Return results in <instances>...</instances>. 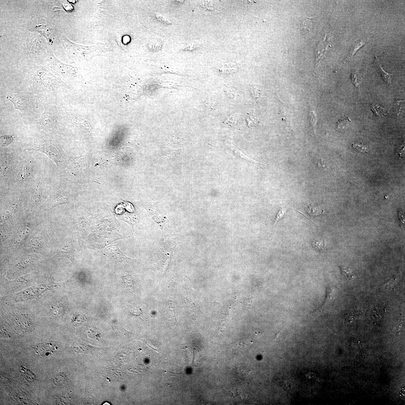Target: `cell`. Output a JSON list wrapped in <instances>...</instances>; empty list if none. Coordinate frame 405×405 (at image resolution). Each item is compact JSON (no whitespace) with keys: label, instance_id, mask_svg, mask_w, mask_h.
I'll list each match as a JSON object with an SVG mask.
<instances>
[{"label":"cell","instance_id":"cell-11","mask_svg":"<svg viewBox=\"0 0 405 405\" xmlns=\"http://www.w3.org/2000/svg\"><path fill=\"white\" fill-rule=\"evenodd\" d=\"M351 121L349 119V117L347 115H345L344 117L341 118L340 120H338L337 123V128L339 130H343L344 129L345 127H346L347 125H348L349 124L351 123Z\"/></svg>","mask_w":405,"mask_h":405},{"label":"cell","instance_id":"cell-24","mask_svg":"<svg viewBox=\"0 0 405 405\" xmlns=\"http://www.w3.org/2000/svg\"><path fill=\"white\" fill-rule=\"evenodd\" d=\"M364 45V43H363L362 41L359 42V43H357V45L355 46V47L354 48V50H353L352 53L351 54L350 56H352L353 55L356 53V52L358 51L360 47H361L362 46H363Z\"/></svg>","mask_w":405,"mask_h":405},{"label":"cell","instance_id":"cell-5","mask_svg":"<svg viewBox=\"0 0 405 405\" xmlns=\"http://www.w3.org/2000/svg\"><path fill=\"white\" fill-rule=\"evenodd\" d=\"M57 347L52 343H45L37 346V352L42 356H48L54 353Z\"/></svg>","mask_w":405,"mask_h":405},{"label":"cell","instance_id":"cell-9","mask_svg":"<svg viewBox=\"0 0 405 405\" xmlns=\"http://www.w3.org/2000/svg\"><path fill=\"white\" fill-rule=\"evenodd\" d=\"M370 108L374 114L378 116H385L388 115V112L384 108L377 104L370 105Z\"/></svg>","mask_w":405,"mask_h":405},{"label":"cell","instance_id":"cell-27","mask_svg":"<svg viewBox=\"0 0 405 405\" xmlns=\"http://www.w3.org/2000/svg\"><path fill=\"white\" fill-rule=\"evenodd\" d=\"M64 7L67 11H71L73 9V7L69 4H65L64 5Z\"/></svg>","mask_w":405,"mask_h":405},{"label":"cell","instance_id":"cell-19","mask_svg":"<svg viewBox=\"0 0 405 405\" xmlns=\"http://www.w3.org/2000/svg\"><path fill=\"white\" fill-rule=\"evenodd\" d=\"M41 191L39 189L36 190L35 192L34 193L32 197L31 201V206H34L36 204V203L38 202L40 198L41 197Z\"/></svg>","mask_w":405,"mask_h":405},{"label":"cell","instance_id":"cell-10","mask_svg":"<svg viewBox=\"0 0 405 405\" xmlns=\"http://www.w3.org/2000/svg\"><path fill=\"white\" fill-rule=\"evenodd\" d=\"M66 201V199L64 197L59 194V193H56L52 197L51 205V206L54 207L61 203H65Z\"/></svg>","mask_w":405,"mask_h":405},{"label":"cell","instance_id":"cell-17","mask_svg":"<svg viewBox=\"0 0 405 405\" xmlns=\"http://www.w3.org/2000/svg\"><path fill=\"white\" fill-rule=\"evenodd\" d=\"M307 212L308 214L312 215V216H317V215H319L321 214L322 212L317 207H314L313 206H308L306 209Z\"/></svg>","mask_w":405,"mask_h":405},{"label":"cell","instance_id":"cell-12","mask_svg":"<svg viewBox=\"0 0 405 405\" xmlns=\"http://www.w3.org/2000/svg\"><path fill=\"white\" fill-rule=\"evenodd\" d=\"M86 321L85 318L81 314H75L73 316L72 322L74 325L76 326L82 325Z\"/></svg>","mask_w":405,"mask_h":405},{"label":"cell","instance_id":"cell-15","mask_svg":"<svg viewBox=\"0 0 405 405\" xmlns=\"http://www.w3.org/2000/svg\"><path fill=\"white\" fill-rule=\"evenodd\" d=\"M247 120L249 127H256L259 125V121L256 117L253 115H249L248 117Z\"/></svg>","mask_w":405,"mask_h":405},{"label":"cell","instance_id":"cell-20","mask_svg":"<svg viewBox=\"0 0 405 405\" xmlns=\"http://www.w3.org/2000/svg\"><path fill=\"white\" fill-rule=\"evenodd\" d=\"M352 83L356 87H359L361 82V80L357 75L356 72L354 70H352Z\"/></svg>","mask_w":405,"mask_h":405},{"label":"cell","instance_id":"cell-22","mask_svg":"<svg viewBox=\"0 0 405 405\" xmlns=\"http://www.w3.org/2000/svg\"><path fill=\"white\" fill-rule=\"evenodd\" d=\"M286 212V210H285L284 208H281V209H280L279 212L276 215L275 221V222H274V226H275L276 225V224L277 223L278 221H279L281 220V219L283 218L284 216H285Z\"/></svg>","mask_w":405,"mask_h":405},{"label":"cell","instance_id":"cell-8","mask_svg":"<svg viewBox=\"0 0 405 405\" xmlns=\"http://www.w3.org/2000/svg\"><path fill=\"white\" fill-rule=\"evenodd\" d=\"M375 59L376 63H377L378 67H379V72L381 73L382 78L384 81L387 84H389V85L391 84V77L392 76L393 74L389 73L386 72L381 66V64H380L377 57H376Z\"/></svg>","mask_w":405,"mask_h":405},{"label":"cell","instance_id":"cell-14","mask_svg":"<svg viewBox=\"0 0 405 405\" xmlns=\"http://www.w3.org/2000/svg\"><path fill=\"white\" fill-rule=\"evenodd\" d=\"M309 115L310 117V122L311 125L313 128L315 134L316 133V126L317 120V114L313 110H310L309 111Z\"/></svg>","mask_w":405,"mask_h":405},{"label":"cell","instance_id":"cell-21","mask_svg":"<svg viewBox=\"0 0 405 405\" xmlns=\"http://www.w3.org/2000/svg\"><path fill=\"white\" fill-rule=\"evenodd\" d=\"M235 373L237 376L240 378H245L249 374V371L247 369H243L242 368H237L236 370Z\"/></svg>","mask_w":405,"mask_h":405},{"label":"cell","instance_id":"cell-26","mask_svg":"<svg viewBox=\"0 0 405 405\" xmlns=\"http://www.w3.org/2000/svg\"><path fill=\"white\" fill-rule=\"evenodd\" d=\"M314 245L315 246L316 248L319 249H321V250H323V249H324L325 248V245H324V243L316 242L315 243H314Z\"/></svg>","mask_w":405,"mask_h":405},{"label":"cell","instance_id":"cell-7","mask_svg":"<svg viewBox=\"0 0 405 405\" xmlns=\"http://www.w3.org/2000/svg\"><path fill=\"white\" fill-rule=\"evenodd\" d=\"M122 279L125 288L130 292L133 291L135 289L136 283L132 276L128 274L123 276Z\"/></svg>","mask_w":405,"mask_h":405},{"label":"cell","instance_id":"cell-1","mask_svg":"<svg viewBox=\"0 0 405 405\" xmlns=\"http://www.w3.org/2000/svg\"><path fill=\"white\" fill-rule=\"evenodd\" d=\"M29 150L39 151L46 155L59 167L62 162V155L59 146L52 141H47Z\"/></svg>","mask_w":405,"mask_h":405},{"label":"cell","instance_id":"cell-3","mask_svg":"<svg viewBox=\"0 0 405 405\" xmlns=\"http://www.w3.org/2000/svg\"><path fill=\"white\" fill-rule=\"evenodd\" d=\"M28 95L24 93H12L8 94L6 99L13 104L14 108L22 112L28 109L29 105Z\"/></svg>","mask_w":405,"mask_h":405},{"label":"cell","instance_id":"cell-23","mask_svg":"<svg viewBox=\"0 0 405 405\" xmlns=\"http://www.w3.org/2000/svg\"><path fill=\"white\" fill-rule=\"evenodd\" d=\"M130 313L133 315L138 316H139L142 314L141 311V308L139 307H133L131 308L130 309Z\"/></svg>","mask_w":405,"mask_h":405},{"label":"cell","instance_id":"cell-25","mask_svg":"<svg viewBox=\"0 0 405 405\" xmlns=\"http://www.w3.org/2000/svg\"><path fill=\"white\" fill-rule=\"evenodd\" d=\"M395 282H396V280L395 279V278H394V279L389 280L387 283L385 284V285L384 286L387 289L389 288V287L392 288L394 287V285L396 284Z\"/></svg>","mask_w":405,"mask_h":405},{"label":"cell","instance_id":"cell-4","mask_svg":"<svg viewBox=\"0 0 405 405\" xmlns=\"http://www.w3.org/2000/svg\"><path fill=\"white\" fill-rule=\"evenodd\" d=\"M104 251L107 256L119 262H126L130 260L119 249L116 245L110 246L105 248Z\"/></svg>","mask_w":405,"mask_h":405},{"label":"cell","instance_id":"cell-13","mask_svg":"<svg viewBox=\"0 0 405 405\" xmlns=\"http://www.w3.org/2000/svg\"><path fill=\"white\" fill-rule=\"evenodd\" d=\"M14 136L11 135H5L1 136V143L2 146H8L14 141Z\"/></svg>","mask_w":405,"mask_h":405},{"label":"cell","instance_id":"cell-16","mask_svg":"<svg viewBox=\"0 0 405 405\" xmlns=\"http://www.w3.org/2000/svg\"><path fill=\"white\" fill-rule=\"evenodd\" d=\"M352 146L354 149L364 153L368 152L370 150V148L368 146L363 145L361 144L353 143Z\"/></svg>","mask_w":405,"mask_h":405},{"label":"cell","instance_id":"cell-6","mask_svg":"<svg viewBox=\"0 0 405 405\" xmlns=\"http://www.w3.org/2000/svg\"><path fill=\"white\" fill-rule=\"evenodd\" d=\"M57 256L64 257L70 259L72 262L74 260L73 250L70 245L65 246L58 251Z\"/></svg>","mask_w":405,"mask_h":405},{"label":"cell","instance_id":"cell-2","mask_svg":"<svg viewBox=\"0 0 405 405\" xmlns=\"http://www.w3.org/2000/svg\"><path fill=\"white\" fill-rule=\"evenodd\" d=\"M39 123L43 127L55 134H59L58 126L56 117L51 110L45 109L39 120Z\"/></svg>","mask_w":405,"mask_h":405},{"label":"cell","instance_id":"cell-18","mask_svg":"<svg viewBox=\"0 0 405 405\" xmlns=\"http://www.w3.org/2000/svg\"><path fill=\"white\" fill-rule=\"evenodd\" d=\"M341 271L344 276L347 280H351L354 277V274L351 272L350 269H349L347 268L344 267H342Z\"/></svg>","mask_w":405,"mask_h":405}]
</instances>
